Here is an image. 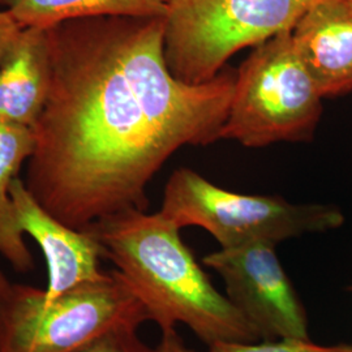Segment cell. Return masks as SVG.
I'll list each match as a JSON object with an SVG mask.
<instances>
[{
  "label": "cell",
  "mask_w": 352,
  "mask_h": 352,
  "mask_svg": "<svg viewBox=\"0 0 352 352\" xmlns=\"http://www.w3.org/2000/svg\"><path fill=\"white\" fill-rule=\"evenodd\" d=\"M47 34L50 88L26 188L75 230L146 210V188L176 151L219 140L238 71L177 80L164 60V16L78 19Z\"/></svg>",
  "instance_id": "obj_1"
},
{
  "label": "cell",
  "mask_w": 352,
  "mask_h": 352,
  "mask_svg": "<svg viewBox=\"0 0 352 352\" xmlns=\"http://www.w3.org/2000/svg\"><path fill=\"white\" fill-rule=\"evenodd\" d=\"M100 243L162 331L188 327L212 346L258 342L257 330L214 287L180 236V228L161 212L128 209L82 228Z\"/></svg>",
  "instance_id": "obj_2"
},
{
  "label": "cell",
  "mask_w": 352,
  "mask_h": 352,
  "mask_svg": "<svg viewBox=\"0 0 352 352\" xmlns=\"http://www.w3.org/2000/svg\"><path fill=\"white\" fill-rule=\"evenodd\" d=\"M322 100L296 50L292 32L253 47L238 69L219 140L245 148L309 142L322 115Z\"/></svg>",
  "instance_id": "obj_3"
},
{
  "label": "cell",
  "mask_w": 352,
  "mask_h": 352,
  "mask_svg": "<svg viewBox=\"0 0 352 352\" xmlns=\"http://www.w3.org/2000/svg\"><path fill=\"white\" fill-rule=\"evenodd\" d=\"M145 321L146 308L116 269L50 299L42 289L12 285L0 317V352H71L113 327Z\"/></svg>",
  "instance_id": "obj_4"
},
{
  "label": "cell",
  "mask_w": 352,
  "mask_h": 352,
  "mask_svg": "<svg viewBox=\"0 0 352 352\" xmlns=\"http://www.w3.org/2000/svg\"><path fill=\"white\" fill-rule=\"evenodd\" d=\"M316 0H170L164 60L180 81L214 78L231 56L292 30Z\"/></svg>",
  "instance_id": "obj_5"
},
{
  "label": "cell",
  "mask_w": 352,
  "mask_h": 352,
  "mask_svg": "<svg viewBox=\"0 0 352 352\" xmlns=\"http://www.w3.org/2000/svg\"><path fill=\"white\" fill-rule=\"evenodd\" d=\"M161 213L180 230L201 227L221 248L252 241L278 244L343 225L340 208L327 204H294L272 195H244L219 188L188 167L166 183Z\"/></svg>",
  "instance_id": "obj_6"
},
{
  "label": "cell",
  "mask_w": 352,
  "mask_h": 352,
  "mask_svg": "<svg viewBox=\"0 0 352 352\" xmlns=\"http://www.w3.org/2000/svg\"><path fill=\"white\" fill-rule=\"evenodd\" d=\"M276 247L252 241L209 253L202 263L223 279L228 300L261 340H309L307 311Z\"/></svg>",
  "instance_id": "obj_7"
},
{
  "label": "cell",
  "mask_w": 352,
  "mask_h": 352,
  "mask_svg": "<svg viewBox=\"0 0 352 352\" xmlns=\"http://www.w3.org/2000/svg\"><path fill=\"white\" fill-rule=\"evenodd\" d=\"M16 219L20 230L36 240L47 264L49 280L46 298H55L80 285L97 280L106 274L100 243L85 230H75L47 213L16 177L11 186Z\"/></svg>",
  "instance_id": "obj_8"
},
{
  "label": "cell",
  "mask_w": 352,
  "mask_h": 352,
  "mask_svg": "<svg viewBox=\"0 0 352 352\" xmlns=\"http://www.w3.org/2000/svg\"><path fill=\"white\" fill-rule=\"evenodd\" d=\"M291 32L299 56L324 98L352 91L350 0H316Z\"/></svg>",
  "instance_id": "obj_9"
},
{
  "label": "cell",
  "mask_w": 352,
  "mask_h": 352,
  "mask_svg": "<svg viewBox=\"0 0 352 352\" xmlns=\"http://www.w3.org/2000/svg\"><path fill=\"white\" fill-rule=\"evenodd\" d=\"M49 88L47 29L23 28L0 62V122L33 128Z\"/></svg>",
  "instance_id": "obj_10"
},
{
  "label": "cell",
  "mask_w": 352,
  "mask_h": 352,
  "mask_svg": "<svg viewBox=\"0 0 352 352\" xmlns=\"http://www.w3.org/2000/svg\"><path fill=\"white\" fill-rule=\"evenodd\" d=\"M34 146L33 128L0 122V256L20 273L32 272L34 260L17 225L11 186Z\"/></svg>",
  "instance_id": "obj_11"
},
{
  "label": "cell",
  "mask_w": 352,
  "mask_h": 352,
  "mask_svg": "<svg viewBox=\"0 0 352 352\" xmlns=\"http://www.w3.org/2000/svg\"><path fill=\"white\" fill-rule=\"evenodd\" d=\"M170 0H0L23 28H42L98 16H164Z\"/></svg>",
  "instance_id": "obj_12"
},
{
  "label": "cell",
  "mask_w": 352,
  "mask_h": 352,
  "mask_svg": "<svg viewBox=\"0 0 352 352\" xmlns=\"http://www.w3.org/2000/svg\"><path fill=\"white\" fill-rule=\"evenodd\" d=\"M208 352H352V344L321 346L309 340H258V342H223L209 346Z\"/></svg>",
  "instance_id": "obj_13"
},
{
  "label": "cell",
  "mask_w": 352,
  "mask_h": 352,
  "mask_svg": "<svg viewBox=\"0 0 352 352\" xmlns=\"http://www.w3.org/2000/svg\"><path fill=\"white\" fill-rule=\"evenodd\" d=\"M138 325H120L71 352H158L140 338Z\"/></svg>",
  "instance_id": "obj_14"
},
{
  "label": "cell",
  "mask_w": 352,
  "mask_h": 352,
  "mask_svg": "<svg viewBox=\"0 0 352 352\" xmlns=\"http://www.w3.org/2000/svg\"><path fill=\"white\" fill-rule=\"evenodd\" d=\"M21 29L23 26L13 19L10 12L0 8V62Z\"/></svg>",
  "instance_id": "obj_15"
},
{
  "label": "cell",
  "mask_w": 352,
  "mask_h": 352,
  "mask_svg": "<svg viewBox=\"0 0 352 352\" xmlns=\"http://www.w3.org/2000/svg\"><path fill=\"white\" fill-rule=\"evenodd\" d=\"M157 349L158 352H196L186 346L175 329L162 331V340Z\"/></svg>",
  "instance_id": "obj_16"
},
{
  "label": "cell",
  "mask_w": 352,
  "mask_h": 352,
  "mask_svg": "<svg viewBox=\"0 0 352 352\" xmlns=\"http://www.w3.org/2000/svg\"><path fill=\"white\" fill-rule=\"evenodd\" d=\"M13 283L8 280V278L6 277V274L0 270V317H1V311L4 307L6 299L8 296V292L12 287Z\"/></svg>",
  "instance_id": "obj_17"
},
{
  "label": "cell",
  "mask_w": 352,
  "mask_h": 352,
  "mask_svg": "<svg viewBox=\"0 0 352 352\" xmlns=\"http://www.w3.org/2000/svg\"><path fill=\"white\" fill-rule=\"evenodd\" d=\"M350 1H351V4H352V0H350Z\"/></svg>",
  "instance_id": "obj_18"
}]
</instances>
